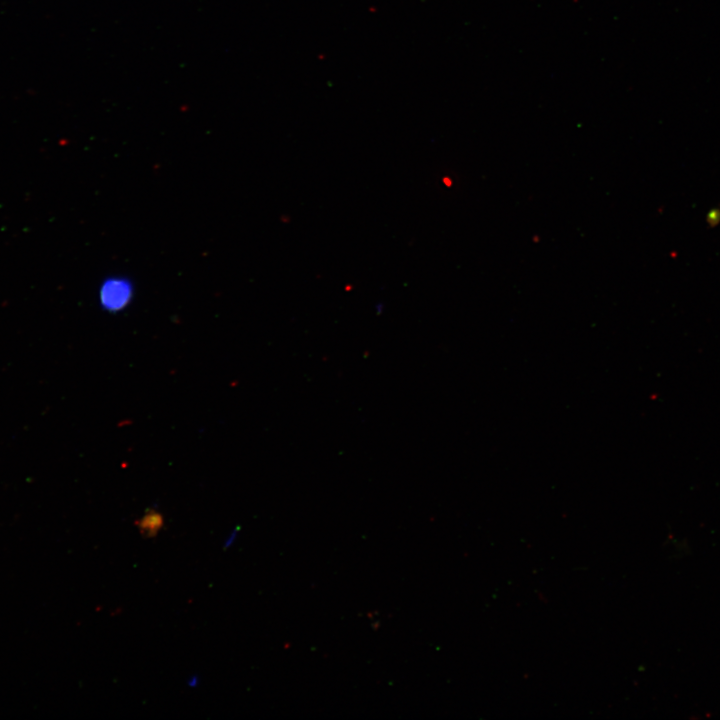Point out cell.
<instances>
[{"instance_id":"obj_1","label":"cell","mask_w":720,"mask_h":720,"mask_svg":"<svg viewBox=\"0 0 720 720\" xmlns=\"http://www.w3.org/2000/svg\"><path fill=\"white\" fill-rule=\"evenodd\" d=\"M134 294V284L128 277L111 275L99 286L98 302L103 311L119 313L131 304Z\"/></svg>"},{"instance_id":"obj_2","label":"cell","mask_w":720,"mask_h":720,"mask_svg":"<svg viewBox=\"0 0 720 720\" xmlns=\"http://www.w3.org/2000/svg\"><path fill=\"white\" fill-rule=\"evenodd\" d=\"M143 537H155L163 526V517L156 511H149L136 522Z\"/></svg>"},{"instance_id":"obj_3","label":"cell","mask_w":720,"mask_h":720,"mask_svg":"<svg viewBox=\"0 0 720 720\" xmlns=\"http://www.w3.org/2000/svg\"><path fill=\"white\" fill-rule=\"evenodd\" d=\"M237 530H238V529H237ZM237 530H235V531L230 535L229 539H228V540L226 541V543H225V548H228L229 546L232 545V543H233V541H234V539H235V537H236Z\"/></svg>"},{"instance_id":"obj_4","label":"cell","mask_w":720,"mask_h":720,"mask_svg":"<svg viewBox=\"0 0 720 720\" xmlns=\"http://www.w3.org/2000/svg\"><path fill=\"white\" fill-rule=\"evenodd\" d=\"M197 683H198V678H196V677L191 678L189 681V685L192 687H195Z\"/></svg>"}]
</instances>
